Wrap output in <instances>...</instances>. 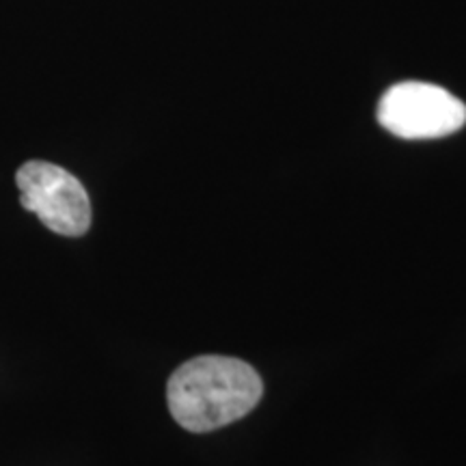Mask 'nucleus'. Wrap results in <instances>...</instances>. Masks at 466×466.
I'll return each mask as SVG.
<instances>
[{
    "mask_svg": "<svg viewBox=\"0 0 466 466\" xmlns=\"http://www.w3.org/2000/svg\"><path fill=\"white\" fill-rule=\"evenodd\" d=\"M264 395V382L248 363L233 357H197L168 378L167 401L175 421L195 434L248 415Z\"/></svg>",
    "mask_w": 466,
    "mask_h": 466,
    "instance_id": "f257e3e1",
    "label": "nucleus"
},
{
    "mask_svg": "<svg viewBox=\"0 0 466 466\" xmlns=\"http://www.w3.org/2000/svg\"><path fill=\"white\" fill-rule=\"evenodd\" d=\"M378 121L384 130L406 141L441 138L458 132L466 124V106L439 85H393L378 104Z\"/></svg>",
    "mask_w": 466,
    "mask_h": 466,
    "instance_id": "f03ea898",
    "label": "nucleus"
},
{
    "mask_svg": "<svg viewBox=\"0 0 466 466\" xmlns=\"http://www.w3.org/2000/svg\"><path fill=\"white\" fill-rule=\"evenodd\" d=\"M20 203L58 236L78 238L91 227V201L85 186L66 168L31 160L15 173Z\"/></svg>",
    "mask_w": 466,
    "mask_h": 466,
    "instance_id": "7ed1b4c3",
    "label": "nucleus"
}]
</instances>
